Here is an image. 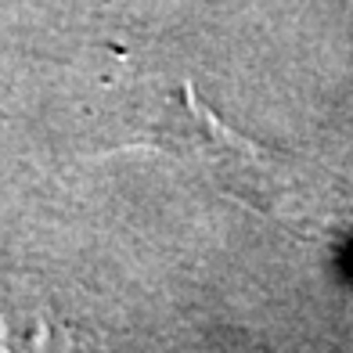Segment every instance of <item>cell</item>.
<instances>
[{
	"mask_svg": "<svg viewBox=\"0 0 353 353\" xmlns=\"http://www.w3.org/2000/svg\"><path fill=\"white\" fill-rule=\"evenodd\" d=\"M0 353H79V346L43 296L0 288Z\"/></svg>",
	"mask_w": 353,
	"mask_h": 353,
	"instance_id": "cell-1",
	"label": "cell"
}]
</instances>
